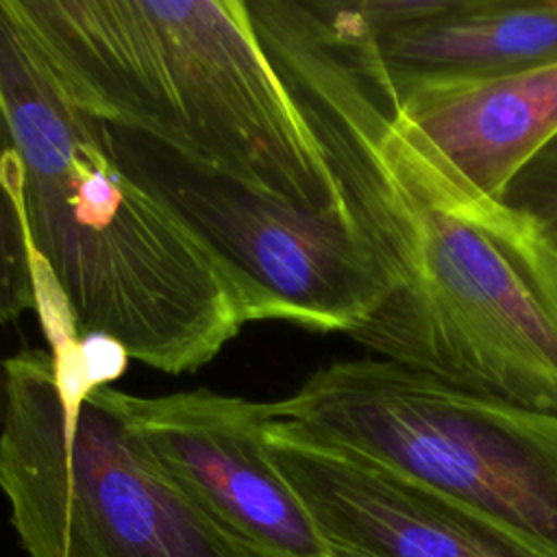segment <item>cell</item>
<instances>
[{"label": "cell", "mask_w": 557, "mask_h": 557, "mask_svg": "<svg viewBox=\"0 0 557 557\" xmlns=\"http://www.w3.org/2000/svg\"><path fill=\"white\" fill-rule=\"evenodd\" d=\"M244 2L387 281L348 337L463 392L557 416V248L405 115L355 0Z\"/></svg>", "instance_id": "1"}, {"label": "cell", "mask_w": 557, "mask_h": 557, "mask_svg": "<svg viewBox=\"0 0 557 557\" xmlns=\"http://www.w3.org/2000/svg\"><path fill=\"white\" fill-rule=\"evenodd\" d=\"M0 91L46 342L109 337L139 363L196 372L250 322L233 276L113 159L0 0Z\"/></svg>", "instance_id": "2"}, {"label": "cell", "mask_w": 557, "mask_h": 557, "mask_svg": "<svg viewBox=\"0 0 557 557\" xmlns=\"http://www.w3.org/2000/svg\"><path fill=\"white\" fill-rule=\"evenodd\" d=\"M2 7L63 96L87 115L300 211L350 220L244 0Z\"/></svg>", "instance_id": "3"}, {"label": "cell", "mask_w": 557, "mask_h": 557, "mask_svg": "<svg viewBox=\"0 0 557 557\" xmlns=\"http://www.w3.org/2000/svg\"><path fill=\"white\" fill-rule=\"evenodd\" d=\"M0 492L28 557H252L94 392L78 357L0 363Z\"/></svg>", "instance_id": "4"}, {"label": "cell", "mask_w": 557, "mask_h": 557, "mask_svg": "<svg viewBox=\"0 0 557 557\" xmlns=\"http://www.w3.org/2000/svg\"><path fill=\"white\" fill-rule=\"evenodd\" d=\"M270 416L457 503L557 557V416L483 398L381 357L311 372Z\"/></svg>", "instance_id": "5"}, {"label": "cell", "mask_w": 557, "mask_h": 557, "mask_svg": "<svg viewBox=\"0 0 557 557\" xmlns=\"http://www.w3.org/2000/svg\"><path fill=\"white\" fill-rule=\"evenodd\" d=\"M104 137L117 165L233 276L250 322L348 335L387 296L385 274L348 218L300 211L115 126L104 124Z\"/></svg>", "instance_id": "6"}, {"label": "cell", "mask_w": 557, "mask_h": 557, "mask_svg": "<svg viewBox=\"0 0 557 557\" xmlns=\"http://www.w3.org/2000/svg\"><path fill=\"white\" fill-rule=\"evenodd\" d=\"M168 476L252 557H326L302 503L270 461L268 403L211 389L135 396L94 387Z\"/></svg>", "instance_id": "7"}, {"label": "cell", "mask_w": 557, "mask_h": 557, "mask_svg": "<svg viewBox=\"0 0 557 557\" xmlns=\"http://www.w3.org/2000/svg\"><path fill=\"white\" fill-rule=\"evenodd\" d=\"M263 437L326 557H540L437 492L292 422L270 418Z\"/></svg>", "instance_id": "8"}, {"label": "cell", "mask_w": 557, "mask_h": 557, "mask_svg": "<svg viewBox=\"0 0 557 557\" xmlns=\"http://www.w3.org/2000/svg\"><path fill=\"white\" fill-rule=\"evenodd\" d=\"M394 85L461 83L557 63V0H355Z\"/></svg>", "instance_id": "9"}, {"label": "cell", "mask_w": 557, "mask_h": 557, "mask_svg": "<svg viewBox=\"0 0 557 557\" xmlns=\"http://www.w3.org/2000/svg\"><path fill=\"white\" fill-rule=\"evenodd\" d=\"M394 87L405 115L492 198H503L518 172L557 137V63L483 81Z\"/></svg>", "instance_id": "10"}, {"label": "cell", "mask_w": 557, "mask_h": 557, "mask_svg": "<svg viewBox=\"0 0 557 557\" xmlns=\"http://www.w3.org/2000/svg\"><path fill=\"white\" fill-rule=\"evenodd\" d=\"M22 163L0 91V324L37 311L33 250L22 213Z\"/></svg>", "instance_id": "11"}, {"label": "cell", "mask_w": 557, "mask_h": 557, "mask_svg": "<svg viewBox=\"0 0 557 557\" xmlns=\"http://www.w3.org/2000/svg\"><path fill=\"white\" fill-rule=\"evenodd\" d=\"M500 200L533 220L557 248V137L518 172Z\"/></svg>", "instance_id": "12"}]
</instances>
